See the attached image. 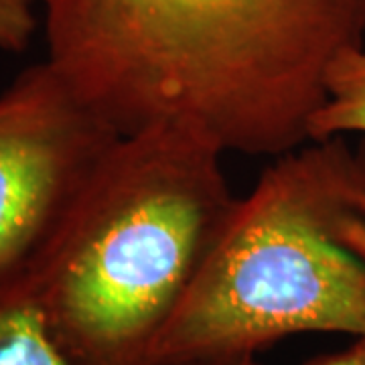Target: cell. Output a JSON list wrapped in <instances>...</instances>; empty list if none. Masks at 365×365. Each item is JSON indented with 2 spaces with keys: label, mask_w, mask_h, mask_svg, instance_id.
<instances>
[{
  "label": "cell",
  "mask_w": 365,
  "mask_h": 365,
  "mask_svg": "<svg viewBox=\"0 0 365 365\" xmlns=\"http://www.w3.org/2000/svg\"><path fill=\"white\" fill-rule=\"evenodd\" d=\"M235 365H260V361H258V357L256 355H252V357H246V359H242L240 364Z\"/></svg>",
  "instance_id": "9c48e42d"
},
{
  "label": "cell",
  "mask_w": 365,
  "mask_h": 365,
  "mask_svg": "<svg viewBox=\"0 0 365 365\" xmlns=\"http://www.w3.org/2000/svg\"><path fill=\"white\" fill-rule=\"evenodd\" d=\"M37 29L35 14L29 4L16 0H0V49L23 53Z\"/></svg>",
  "instance_id": "52a82bcc"
},
{
  "label": "cell",
  "mask_w": 365,
  "mask_h": 365,
  "mask_svg": "<svg viewBox=\"0 0 365 365\" xmlns=\"http://www.w3.org/2000/svg\"><path fill=\"white\" fill-rule=\"evenodd\" d=\"M223 155L181 122L120 134L11 278L69 365H148L237 199Z\"/></svg>",
  "instance_id": "7a4b0ae2"
},
{
  "label": "cell",
  "mask_w": 365,
  "mask_h": 365,
  "mask_svg": "<svg viewBox=\"0 0 365 365\" xmlns=\"http://www.w3.org/2000/svg\"><path fill=\"white\" fill-rule=\"evenodd\" d=\"M0 365H69L39 307L13 280L0 282Z\"/></svg>",
  "instance_id": "5b68a950"
},
{
  "label": "cell",
  "mask_w": 365,
  "mask_h": 365,
  "mask_svg": "<svg viewBox=\"0 0 365 365\" xmlns=\"http://www.w3.org/2000/svg\"><path fill=\"white\" fill-rule=\"evenodd\" d=\"M118 136L47 61L0 91V282L33 260Z\"/></svg>",
  "instance_id": "277c9868"
},
{
  "label": "cell",
  "mask_w": 365,
  "mask_h": 365,
  "mask_svg": "<svg viewBox=\"0 0 365 365\" xmlns=\"http://www.w3.org/2000/svg\"><path fill=\"white\" fill-rule=\"evenodd\" d=\"M304 365H365V335L355 337L351 345L343 351L329 353Z\"/></svg>",
  "instance_id": "ba28073f"
},
{
  "label": "cell",
  "mask_w": 365,
  "mask_h": 365,
  "mask_svg": "<svg viewBox=\"0 0 365 365\" xmlns=\"http://www.w3.org/2000/svg\"><path fill=\"white\" fill-rule=\"evenodd\" d=\"M16 2H23V4H29V6H33V2H37V0H16Z\"/></svg>",
  "instance_id": "30bf717a"
},
{
  "label": "cell",
  "mask_w": 365,
  "mask_h": 365,
  "mask_svg": "<svg viewBox=\"0 0 365 365\" xmlns=\"http://www.w3.org/2000/svg\"><path fill=\"white\" fill-rule=\"evenodd\" d=\"M365 136V41L345 51L325 79V100L309 126V140Z\"/></svg>",
  "instance_id": "8992f818"
},
{
  "label": "cell",
  "mask_w": 365,
  "mask_h": 365,
  "mask_svg": "<svg viewBox=\"0 0 365 365\" xmlns=\"http://www.w3.org/2000/svg\"><path fill=\"white\" fill-rule=\"evenodd\" d=\"M365 146L276 157L237 197L148 365H235L300 333L365 335Z\"/></svg>",
  "instance_id": "3957f363"
},
{
  "label": "cell",
  "mask_w": 365,
  "mask_h": 365,
  "mask_svg": "<svg viewBox=\"0 0 365 365\" xmlns=\"http://www.w3.org/2000/svg\"><path fill=\"white\" fill-rule=\"evenodd\" d=\"M45 61L118 134L181 122L223 153L309 143L365 0H41Z\"/></svg>",
  "instance_id": "6da1fadb"
}]
</instances>
